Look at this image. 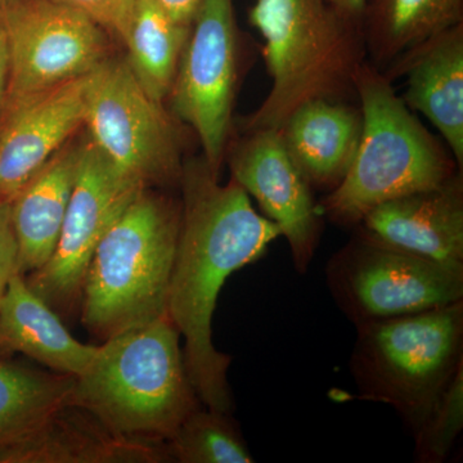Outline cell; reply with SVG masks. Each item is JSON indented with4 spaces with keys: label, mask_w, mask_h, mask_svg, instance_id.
I'll list each match as a JSON object with an SVG mask.
<instances>
[{
    "label": "cell",
    "mask_w": 463,
    "mask_h": 463,
    "mask_svg": "<svg viewBox=\"0 0 463 463\" xmlns=\"http://www.w3.org/2000/svg\"><path fill=\"white\" fill-rule=\"evenodd\" d=\"M7 42V102L90 74L109 58L105 30L78 9L53 0H0Z\"/></svg>",
    "instance_id": "cell-10"
},
{
    "label": "cell",
    "mask_w": 463,
    "mask_h": 463,
    "mask_svg": "<svg viewBox=\"0 0 463 463\" xmlns=\"http://www.w3.org/2000/svg\"><path fill=\"white\" fill-rule=\"evenodd\" d=\"M250 25L263 38L270 90L241 130H279L313 99L347 100L367 61L364 29L330 0H255Z\"/></svg>",
    "instance_id": "cell-3"
},
{
    "label": "cell",
    "mask_w": 463,
    "mask_h": 463,
    "mask_svg": "<svg viewBox=\"0 0 463 463\" xmlns=\"http://www.w3.org/2000/svg\"><path fill=\"white\" fill-rule=\"evenodd\" d=\"M355 330L349 367L359 398L389 405L416 434L463 367V300Z\"/></svg>",
    "instance_id": "cell-6"
},
{
    "label": "cell",
    "mask_w": 463,
    "mask_h": 463,
    "mask_svg": "<svg viewBox=\"0 0 463 463\" xmlns=\"http://www.w3.org/2000/svg\"><path fill=\"white\" fill-rule=\"evenodd\" d=\"M362 129L359 106L347 100L313 99L295 109L279 132L310 187L330 192L349 172Z\"/></svg>",
    "instance_id": "cell-17"
},
{
    "label": "cell",
    "mask_w": 463,
    "mask_h": 463,
    "mask_svg": "<svg viewBox=\"0 0 463 463\" xmlns=\"http://www.w3.org/2000/svg\"><path fill=\"white\" fill-rule=\"evenodd\" d=\"M463 23V0H365L362 29L374 66Z\"/></svg>",
    "instance_id": "cell-20"
},
{
    "label": "cell",
    "mask_w": 463,
    "mask_h": 463,
    "mask_svg": "<svg viewBox=\"0 0 463 463\" xmlns=\"http://www.w3.org/2000/svg\"><path fill=\"white\" fill-rule=\"evenodd\" d=\"M99 345L76 340L58 313L17 272L0 307V356L24 354L53 373L80 377Z\"/></svg>",
    "instance_id": "cell-18"
},
{
    "label": "cell",
    "mask_w": 463,
    "mask_h": 463,
    "mask_svg": "<svg viewBox=\"0 0 463 463\" xmlns=\"http://www.w3.org/2000/svg\"><path fill=\"white\" fill-rule=\"evenodd\" d=\"M17 241L9 205L0 206V307L12 277L18 272Z\"/></svg>",
    "instance_id": "cell-26"
},
{
    "label": "cell",
    "mask_w": 463,
    "mask_h": 463,
    "mask_svg": "<svg viewBox=\"0 0 463 463\" xmlns=\"http://www.w3.org/2000/svg\"><path fill=\"white\" fill-rule=\"evenodd\" d=\"M88 75L5 103L0 127V206L83 125Z\"/></svg>",
    "instance_id": "cell-13"
},
{
    "label": "cell",
    "mask_w": 463,
    "mask_h": 463,
    "mask_svg": "<svg viewBox=\"0 0 463 463\" xmlns=\"http://www.w3.org/2000/svg\"><path fill=\"white\" fill-rule=\"evenodd\" d=\"M241 42L233 0H203L169 94L174 115L196 134L219 178L242 71Z\"/></svg>",
    "instance_id": "cell-9"
},
{
    "label": "cell",
    "mask_w": 463,
    "mask_h": 463,
    "mask_svg": "<svg viewBox=\"0 0 463 463\" xmlns=\"http://www.w3.org/2000/svg\"><path fill=\"white\" fill-rule=\"evenodd\" d=\"M125 60L108 58L88 76L83 125L112 165L143 188L181 184L178 128Z\"/></svg>",
    "instance_id": "cell-7"
},
{
    "label": "cell",
    "mask_w": 463,
    "mask_h": 463,
    "mask_svg": "<svg viewBox=\"0 0 463 463\" xmlns=\"http://www.w3.org/2000/svg\"><path fill=\"white\" fill-rule=\"evenodd\" d=\"M463 429V367L432 405L421 428L413 435L419 463L446 461Z\"/></svg>",
    "instance_id": "cell-24"
},
{
    "label": "cell",
    "mask_w": 463,
    "mask_h": 463,
    "mask_svg": "<svg viewBox=\"0 0 463 463\" xmlns=\"http://www.w3.org/2000/svg\"><path fill=\"white\" fill-rule=\"evenodd\" d=\"M71 404L121 437L154 444H166L203 405L167 315L103 341L87 373L76 377Z\"/></svg>",
    "instance_id": "cell-2"
},
{
    "label": "cell",
    "mask_w": 463,
    "mask_h": 463,
    "mask_svg": "<svg viewBox=\"0 0 463 463\" xmlns=\"http://www.w3.org/2000/svg\"><path fill=\"white\" fill-rule=\"evenodd\" d=\"M354 228L355 236L383 248L463 267V172L373 207Z\"/></svg>",
    "instance_id": "cell-14"
},
{
    "label": "cell",
    "mask_w": 463,
    "mask_h": 463,
    "mask_svg": "<svg viewBox=\"0 0 463 463\" xmlns=\"http://www.w3.org/2000/svg\"><path fill=\"white\" fill-rule=\"evenodd\" d=\"M326 283L354 326L463 300V267H448L354 236L327 261Z\"/></svg>",
    "instance_id": "cell-8"
},
{
    "label": "cell",
    "mask_w": 463,
    "mask_h": 463,
    "mask_svg": "<svg viewBox=\"0 0 463 463\" xmlns=\"http://www.w3.org/2000/svg\"><path fill=\"white\" fill-rule=\"evenodd\" d=\"M154 2L175 23L191 26L203 0H154Z\"/></svg>",
    "instance_id": "cell-27"
},
{
    "label": "cell",
    "mask_w": 463,
    "mask_h": 463,
    "mask_svg": "<svg viewBox=\"0 0 463 463\" xmlns=\"http://www.w3.org/2000/svg\"><path fill=\"white\" fill-rule=\"evenodd\" d=\"M172 462L251 463L254 457L232 414L201 405L166 443Z\"/></svg>",
    "instance_id": "cell-23"
},
{
    "label": "cell",
    "mask_w": 463,
    "mask_h": 463,
    "mask_svg": "<svg viewBox=\"0 0 463 463\" xmlns=\"http://www.w3.org/2000/svg\"><path fill=\"white\" fill-rule=\"evenodd\" d=\"M161 462H172L166 444L121 437L74 404L58 408L0 458V463Z\"/></svg>",
    "instance_id": "cell-16"
},
{
    "label": "cell",
    "mask_w": 463,
    "mask_h": 463,
    "mask_svg": "<svg viewBox=\"0 0 463 463\" xmlns=\"http://www.w3.org/2000/svg\"><path fill=\"white\" fill-rule=\"evenodd\" d=\"M182 201L146 188L102 237L81 288V323L96 339L167 315Z\"/></svg>",
    "instance_id": "cell-5"
},
{
    "label": "cell",
    "mask_w": 463,
    "mask_h": 463,
    "mask_svg": "<svg viewBox=\"0 0 463 463\" xmlns=\"http://www.w3.org/2000/svg\"><path fill=\"white\" fill-rule=\"evenodd\" d=\"M330 2L344 16L362 26L365 0H330Z\"/></svg>",
    "instance_id": "cell-29"
},
{
    "label": "cell",
    "mask_w": 463,
    "mask_h": 463,
    "mask_svg": "<svg viewBox=\"0 0 463 463\" xmlns=\"http://www.w3.org/2000/svg\"><path fill=\"white\" fill-rule=\"evenodd\" d=\"M79 145L63 146L9 203L17 241L18 272H35L56 249L74 190Z\"/></svg>",
    "instance_id": "cell-19"
},
{
    "label": "cell",
    "mask_w": 463,
    "mask_h": 463,
    "mask_svg": "<svg viewBox=\"0 0 463 463\" xmlns=\"http://www.w3.org/2000/svg\"><path fill=\"white\" fill-rule=\"evenodd\" d=\"M181 188V233L167 316L184 340L185 368L201 403L232 414V356L213 341L216 303L232 274L263 258L281 231L259 214L234 179L222 184L203 157L183 164Z\"/></svg>",
    "instance_id": "cell-1"
},
{
    "label": "cell",
    "mask_w": 463,
    "mask_h": 463,
    "mask_svg": "<svg viewBox=\"0 0 463 463\" xmlns=\"http://www.w3.org/2000/svg\"><path fill=\"white\" fill-rule=\"evenodd\" d=\"M143 190L118 172L90 137L79 145L74 190L56 249L47 263L25 276L56 312H71L80 304L85 272L97 246Z\"/></svg>",
    "instance_id": "cell-11"
},
{
    "label": "cell",
    "mask_w": 463,
    "mask_h": 463,
    "mask_svg": "<svg viewBox=\"0 0 463 463\" xmlns=\"http://www.w3.org/2000/svg\"><path fill=\"white\" fill-rule=\"evenodd\" d=\"M8 80L9 60L7 42H5L2 27H0V114H2L5 102H7Z\"/></svg>",
    "instance_id": "cell-28"
},
{
    "label": "cell",
    "mask_w": 463,
    "mask_h": 463,
    "mask_svg": "<svg viewBox=\"0 0 463 463\" xmlns=\"http://www.w3.org/2000/svg\"><path fill=\"white\" fill-rule=\"evenodd\" d=\"M87 14L106 33L124 41L137 0H53Z\"/></svg>",
    "instance_id": "cell-25"
},
{
    "label": "cell",
    "mask_w": 463,
    "mask_h": 463,
    "mask_svg": "<svg viewBox=\"0 0 463 463\" xmlns=\"http://www.w3.org/2000/svg\"><path fill=\"white\" fill-rule=\"evenodd\" d=\"M191 26L167 16L154 0H137L124 43L128 65L158 103L169 97Z\"/></svg>",
    "instance_id": "cell-22"
},
{
    "label": "cell",
    "mask_w": 463,
    "mask_h": 463,
    "mask_svg": "<svg viewBox=\"0 0 463 463\" xmlns=\"http://www.w3.org/2000/svg\"><path fill=\"white\" fill-rule=\"evenodd\" d=\"M354 90L364 116L354 161L340 184L318 203L323 218L341 227H356L373 207L431 190L463 172L447 146L407 108L383 70L364 61Z\"/></svg>",
    "instance_id": "cell-4"
},
{
    "label": "cell",
    "mask_w": 463,
    "mask_h": 463,
    "mask_svg": "<svg viewBox=\"0 0 463 463\" xmlns=\"http://www.w3.org/2000/svg\"><path fill=\"white\" fill-rule=\"evenodd\" d=\"M383 72L392 83L405 78L402 99L437 128L463 170V23L405 51Z\"/></svg>",
    "instance_id": "cell-15"
},
{
    "label": "cell",
    "mask_w": 463,
    "mask_h": 463,
    "mask_svg": "<svg viewBox=\"0 0 463 463\" xmlns=\"http://www.w3.org/2000/svg\"><path fill=\"white\" fill-rule=\"evenodd\" d=\"M75 380L0 356V458L54 411L71 404Z\"/></svg>",
    "instance_id": "cell-21"
},
{
    "label": "cell",
    "mask_w": 463,
    "mask_h": 463,
    "mask_svg": "<svg viewBox=\"0 0 463 463\" xmlns=\"http://www.w3.org/2000/svg\"><path fill=\"white\" fill-rule=\"evenodd\" d=\"M224 161L234 179L281 231L298 274H306L321 241L323 216L313 188L298 172L276 129L242 130L228 141Z\"/></svg>",
    "instance_id": "cell-12"
}]
</instances>
